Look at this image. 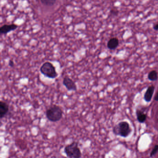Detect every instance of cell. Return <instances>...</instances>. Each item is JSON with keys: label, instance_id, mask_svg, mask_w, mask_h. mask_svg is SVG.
Instances as JSON below:
<instances>
[{"label": "cell", "instance_id": "6da1fadb", "mask_svg": "<svg viewBox=\"0 0 158 158\" xmlns=\"http://www.w3.org/2000/svg\"><path fill=\"white\" fill-rule=\"evenodd\" d=\"M63 113L62 109L60 106L53 105L46 110V117L50 121L57 122L62 118Z\"/></svg>", "mask_w": 158, "mask_h": 158}, {"label": "cell", "instance_id": "7a4b0ae2", "mask_svg": "<svg viewBox=\"0 0 158 158\" xmlns=\"http://www.w3.org/2000/svg\"><path fill=\"white\" fill-rule=\"evenodd\" d=\"M40 72L45 76L50 79H55L58 76L55 66L50 62L44 63L40 68Z\"/></svg>", "mask_w": 158, "mask_h": 158}, {"label": "cell", "instance_id": "3957f363", "mask_svg": "<svg viewBox=\"0 0 158 158\" xmlns=\"http://www.w3.org/2000/svg\"><path fill=\"white\" fill-rule=\"evenodd\" d=\"M64 152L69 158H81L82 156L81 150L77 142H73L66 146Z\"/></svg>", "mask_w": 158, "mask_h": 158}, {"label": "cell", "instance_id": "277c9868", "mask_svg": "<svg viewBox=\"0 0 158 158\" xmlns=\"http://www.w3.org/2000/svg\"><path fill=\"white\" fill-rule=\"evenodd\" d=\"M131 131L129 123L125 121L120 122L113 129V132L115 134L123 137H127Z\"/></svg>", "mask_w": 158, "mask_h": 158}, {"label": "cell", "instance_id": "5b68a950", "mask_svg": "<svg viewBox=\"0 0 158 158\" xmlns=\"http://www.w3.org/2000/svg\"><path fill=\"white\" fill-rule=\"evenodd\" d=\"M63 84L69 91H76L77 87L75 82L68 76H65L63 79Z\"/></svg>", "mask_w": 158, "mask_h": 158}, {"label": "cell", "instance_id": "8992f818", "mask_svg": "<svg viewBox=\"0 0 158 158\" xmlns=\"http://www.w3.org/2000/svg\"><path fill=\"white\" fill-rule=\"evenodd\" d=\"M18 27V26L15 24L4 25L0 28V33L1 34H6L11 31L16 30Z\"/></svg>", "mask_w": 158, "mask_h": 158}, {"label": "cell", "instance_id": "52a82bcc", "mask_svg": "<svg viewBox=\"0 0 158 158\" xmlns=\"http://www.w3.org/2000/svg\"><path fill=\"white\" fill-rule=\"evenodd\" d=\"M9 110V105L5 101L0 102V118L2 119L8 114Z\"/></svg>", "mask_w": 158, "mask_h": 158}, {"label": "cell", "instance_id": "ba28073f", "mask_svg": "<svg viewBox=\"0 0 158 158\" xmlns=\"http://www.w3.org/2000/svg\"><path fill=\"white\" fill-rule=\"evenodd\" d=\"M155 87L153 86H150L148 87L147 91H145L144 96V99L147 102H150L151 101L154 92Z\"/></svg>", "mask_w": 158, "mask_h": 158}, {"label": "cell", "instance_id": "9c48e42d", "mask_svg": "<svg viewBox=\"0 0 158 158\" xmlns=\"http://www.w3.org/2000/svg\"><path fill=\"white\" fill-rule=\"evenodd\" d=\"M119 41L117 38H112L108 41L107 47L110 50H114L118 46Z\"/></svg>", "mask_w": 158, "mask_h": 158}, {"label": "cell", "instance_id": "30bf717a", "mask_svg": "<svg viewBox=\"0 0 158 158\" xmlns=\"http://www.w3.org/2000/svg\"><path fill=\"white\" fill-rule=\"evenodd\" d=\"M136 116L138 122L140 123H143L147 119V115L144 113V111L137 109L136 112Z\"/></svg>", "mask_w": 158, "mask_h": 158}, {"label": "cell", "instance_id": "8fae6325", "mask_svg": "<svg viewBox=\"0 0 158 158\" xmlns=\"http://www.w3.org/2000/svg\"><path fill=\"white\" fill-rule=\"evenodd\" d=\"M148 79L151 81H156L158 80V73L156 70H152L149 73Z\"/></svg>", "mask_w": 158, "mask_h": 158}, {"label": "cell", "instance_id": "7c38bea8", "mask_svg": "<svg viewBox=\"0 0 158 158\" xmlns=\"http://www.w3.org/2000/svg\"><path fill=\"white\" fill-rule=\"evenodd\" d=\"M57 0H41V2L44 6L52 7L56 3Z\"/></svg>", "mask_w": 158, "mask_h": 158}, {"label": "cell", "instance_id": "4fadbf2b", "mask_svg": "<svg viewBox=\"0 0 158 158\" xmlns=\"http://www.w3.org/2000/svg\"><path fill=\"white\" fill-rule=\"evenodd\" d=\"M119 13V11L116 7H114L110 10V15L116 17L118 15Z\"/></svg>", "mask_w": 158, "mask_h": 158}, {"label": "cell", "instance_id": "5bb4252c", "mask_svg": "<svg viewBox=\"0 0 158 158\" xmlns=\"http://www.w3.org/2000/svg\"><path fill=\"white\" fill-rule=\"evenodd\" d=\"M158 151V145H157L155 146H154V149L152 151L151 153L150 154L151 157H152L153 155H155Z\"/></svg>", "mask_w": 158, "mask_h": 158}, {"label": "cell", "instance_id": "9a60e30c", "mask_svg": "<svg viewBox=\"0 0 158 158\" xmlns=\"http://www.w3.org/2000/svg\"><path fill=\"white\" fill-rule=\"evenodd\" d=\"M9 65L10 67H14V66H15V63H14V61L12 60H10L9 62Z\"/></svg>", "mask_w": 158, "mask_h": 158}, {"label": "cell", "instance_id": "2e32d148", "mask_svg": "<svg viewBox=\"0 0 158 158\" xmlns=\"http://www.w3.org/2000/svg\"><path fill=\"white\" fill-rule=\"evenodd\" d=\"M153 28L155 31H158V23L154 24L153 26Z\"/></svg>", "mask_w": 158, "mask_h": 158}, {"label": "cell", "instance_id": "e0dca14e", "mask_svg": "<svg viewBox=\"0 0 158 158\" xmlns=\"http://www.w3.org/2000/svg\"><path fill=\"white\" fill-rule=\"evenodd\" d=\"M154 99L155 101H158V92L156 93L155 94V96L154 97Z\"/></svg>", "mask_w": 158, "mask_h": 158}, {"label": "cell", "instance_id": "ac0fdd59", "mask_svg": "<svg viewBox=\"0 0 158 158\" xmlns=\"http://www.w3.org/2000/svg\"></svg>", "mask_w": 158, "mask_h": 158}]
</instances>
